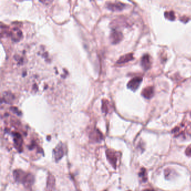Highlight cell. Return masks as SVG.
I'll return each instance as SVG.
<instances>
[{
    "instance_id": "13",
    "label": "cell",
    "mask_w": 191,
    "mask_h": 191,
    "mask_svg": "<svg viewBox=\"0 0 191 191\" xmlns=\"http://www.w3.org/2000/svg\"><path fill=\"white\" fill-rule=\"evenodd\" d=\"M14 98V96L12 95V94H11L10 92H6L4 93L3 99L6 103H10L11 101L13 100Z\"/></svg>"
},
{
    "instance_id": "6",
    "label": "cell",
    "mask_w": 191,
    "mask_h": 191,
    "mask_svg": "<svg viewBox=\"0 0 191 191\" xmlns=\"http://www.w3.org/2000/svg\"><path fill=\"white\" fill-rule=\"evenodd\" d=\"M64 152L63 145L61 143H60L57 145L56 148L53 150V155H54V158L55 160L56 161L60 160L64 156Z\"/></svg>"
},
{
    "instance_id": "17",
    "label": "cell",
    "mask_w": 191,
    "mask_h": 191,
    "mask_svg": "<svg viewBox=\"0 0 191 191\" xmlns=\"http://www.w3.org/2000/svg\"><path fill=\"white\" fill-rule=\"evenodd\" d=\"M144 191H153L152 190H151V189H145V190H144Z\"/></svg>"
},
{
    "instance_id": "2",
    "label": "cell",
    "mask_w": 191,
    "mask_h": 191,
    "mask_svg": "<svg viewBox=\"0 0 191 191\" xmlns=\"http://www.w3.org/2000/svg\"><path fill=\"white\" fill-rule=\"evenodd\" d=\"M106 155L109 162L116 169L117 166V161H118V155H117V152L113 150H107L106 151Z\"/></svg>"
},
{
    "instance_id": "8",
    "label": "cell",
    "mask_w": 191,
    "mask_h": 191,
    "mask_svg": "<svg viewBox=\"0 0 191 191\" xmlns=\"http://www.w3.org/2000/svg\"><path fill=\"white\" fill-rule=\"evenodd\" d=\"M55 178L51 174H49L47 181L46 191H54L55 188Z\"/></svg>"
},
{
    "instance_id": "11",
    "label": "cell",
    "mask_w": 191,
    "mask_h": 191,
    "mask_svg": "<svg viewBox=\"0 0 191 191\" xmlns=\"http://www.w3.org/2000/svg\"><path fill=\"white\" fill-rule=\"evenodd\" d=\"M134 59L133 53H128L123 55L120 58V59L117 61V64H126L128 62L133 60Z\"/></svg>"
},
{
    "instance_id": "3",
    "label": "cell",
    "mask_w": 191,
    "mask_h": 191,
    "mask_svg": "<svg viewBox=\"0 0 191 191\" xmlns=\"http://www.w3.org/2000/svg\"><path fill=\"white\" fill-rule=\"evenodd\" d=\"M142 82V78L141 77H135L133 78L128 83V88L134 92L139 88Z\"/></svg>"
},
{
    "instance_id": "16",
    "label": "cell",
    "mask_w": 191,
    "mask_h": 191,
    "mask_svg": "<svg viewBox=\"0 0 191 191\" xmlns=\"http://www.w3.org/2000/svg\"><path fill=\"white\" fill-rule=\"evenodd\" d=\"M186 154L188 156L191 157V145H189L186 150Z\"/></svg>"
},
{
    "instance_id": "7",
    "label": "cell",
    "mask_w": 191,
    "mask_h": 191,
    "mask_svg": "<svg viewBox=\"0 0 191 191\" xmlns=\"http://www.w3.org/2000/svg\"><path fill=\"white\" fill-rule=\"evenodd\" d=\"M141 64L142 67L145 71L148 70L151 68V62L150 57L149 54H146L142 56L141 60Z\"/></svg>"
},
{
    "instance_id": "9",
    "label": "cell",
    "mask_w": 191,
    "mask_h": 191,
    "mask_svg": "<svg viewBox=\"0 0 191 191\" xmlns=\"http://www.w3.org/2000/svg\"><path fill=\"white\" fill-rule=\"evenodd\" d=\"M14 141L15 147L19 151L22 150V146L23 140L21 135L19 133L14 134Z\"/></svg>"
},
{
    "instance_id": "10",
    "label": "cell",
    "mask_w": 191,
    "mask_h": 191,
    "mask_svg": "<svg viewBox=\"0 0 191 191\" xmlns=\"http://www.w3.org/2000/svg\"><path fill=\"white\" fill-rule=\"evenodd\" d=\"M143 97L147 99H151L154 95V89L152 86H148L144 89L141 92Z\"/></svg>"
},
{
    "instance_id": "14",
    "label": "cell",
    "mask_w": 191,
    "mask_h": 191,
    "mask_svg": "<svg viewBox=\"0 0 191 191\" xmlns=\"http://www.w3.org/2000/svg\"><path fill=\"white\" fill-rule=\"evenodd\" d=\"M164 16L166 19L169 20L170 21H173L175 19V14H174V11H166L164 14Z\"/></svg>"
},
{
    "instance_id": "4",
    "label": "cell",
    "mask_w": 191,
    "mask_h": 191,
    "mask_svg": "<svg viewBox=\"0 0 191 191\" xmlns=\"http://www.w3.org/2000/svg\"><path fill=\"white\" fill-rule=\"evenodd\" d=\"M106 7L113 11H120L123 10L126 7V4L121 3L120 2H108L106 4Z\"/></svg>"
},
{
    "instance_id": "1",
    "label": "cell",
    "mask_w": 191,
    "mask_h": 191,
    "mask_svg": "<svg viewBox=\"0 0 191 191\" xmlns=\"http://www.w3.org/2000/svg\"><path fill=\"white\" fill-rule=\"evenodd\" d=\"M13 175L16 181L23 183L26 187H31L34 183V178L32 174L26 173L21 170L17 169L14 172Z\"/></svg>"
},
{
    "instance_id": "12",
    "label": "cell",
    "mask_w": 191,
    "mask_h": 191,
    "mask_svg": "<svg viewBox=\"0 0 191 191\" xmlns=\"http://www.w3.org/2000/svg\"><path fill=\"white\" fill-rule=\"evenodd\" d=\"M90 138L93 141H99L100 140H102L103 136H102V134L100 133V132L98 130H96V131L92 132V133L91 134Z\"/></svg>"
},
{
    "instance_id": "18",
    "label": "cell",
    "mask_w": 191,
    "mask_h": 191,
    "mask_svg": "<svg viewBox=\"0 0 191 191\" xmlns=\"http://www.w3.org/2000/svg\"></svg>"
},
{
    "instance_id": "5",
    "label": "cell",
    "mask_w": 191,
    "mask_h": 191,
    "mask_svg": "<svg viewBox=\"0 0 191 191\" xmlns=\"http://www.w3.org/2000/svg\"><path fill=\"white\" fill-rule=\"evenodd\" d=\"M123 38V36L122 33L120 32L117 31L116 30H113L110 36V39L111 42L114 44H116L120 42Z\"/></svg>"
},
{
    "instance_id": "15",
    "label": "cell",
    "mask_w": 191,
    "mask_h": 191,
    "mask_svg": "<svg viewBox=\"0 0 191 191\" xmlns=\"http://www.w3.org/2000/svg\"><path fill=\"white\" fill-rule=\"evenodd\" d=\"M139 177L141 178L142 181L145 182L147 180V175H146V171L144 168H142L141 171L139 173Z\"/></svg>"
}]
</instances>
